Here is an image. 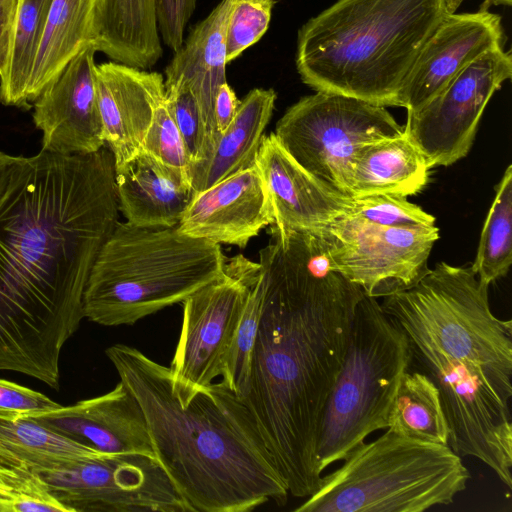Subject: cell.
Listing matches in <instances>:
<instances>
[{
    "label": "cell",
    "mask_w": 512,
    "mask_h": 512,
    "mask_svg": "<svg viewBox=\"0 0 512 512\" xmlns=\"http://www.w3.org/2000/svg\"><path fill=\"white\" fill-rule=\"evenodd\" d=\"M274 3L235 0L226 29L227 63L255 44L267 31Z\"/></svg>",
    "instance_id": "e575fe53"
},
{
    "label": "cell",
    "mask_w": 512,
    "mask_h": 512,
    "mask_svg": "<svg viewBox=\"0 0 512 512\" xmlns=\"http://www.w3.org/2000/svg\"><path fill=\"white\" fill-rule=\"evenodd\" d=\"M239 104L240 100H238L228 82L223 83L219 87L214 101V119L219 135L227 129L234 119Z\"/></svg>",
    "instance_id": "ab89813d"
},
{
    "label": "cell",
    "mask_w": 512,
    "mask_h": 512,
    "mask_svg": "<svg viewBox=\"0 0 512 512\" xmlns=\"http://www.w3.org/2000/svg\"><path fill=\"white\" fill-rule=\"evenodd\" d=\"M463 0H337L298 31L296 68L316 92L384 107L424 45Z\"/></svg>",
    "instance_id": "277c9868"
},
{
    "label": "cell",
    "mask_w": 512,
    "mask_h": 512,
    "mask_svg": "<svg viewBox=\"0 0 512 512\" xmlns=\"http://www.w3.org/2000/svg\"><path fill=\"white\" fill-rule=\"evenodd\" d=\"M164 88L166 104L183 139L192 166L209 155L199 106L191 90L183 82L164 84Z\"/></svg>",
    "instance_id": "836d02e7"
},
{
    "label": "cell",
    "mask_w": 512,
    "mask_h": 512,
    "mask_svg": "<svg viewBox=\"0 0 512 512\" xmlns=\"http://www.w3.org/2000/svg\"><path fill=\"white\" fill-rule=\"evenodd\" d=\"M95 47L117 63L153 67L163 53L155 0H101Z\"/></svg>",
    "instance_id": "484cf974"
},
{
    "label": "cell",
    "mask_w": 512,
    "mask_h": 512,
    "mask_svg": "<svg viewBox=\"0 0 512 512\" xmlns=\"http://www.w3.org/2000/svg\"><path fill=\"white\" fill-rule=\"evenodd\" d=\"M270 235L259 252L262 314L241 399L289 494L304 498L321 481L319 426L365 293L331 268L319 236Z\"/></svg>",
    "instance_id": "7a4b0ae2"
},
{
    "label": "cell",
    "mask_w": 512,
    "mask_h": 512,
    "mask_svg": "<svg viewBox=\"0 0 512 512\" xmlns=\"http://www.w3.org/2000/svg\"><path fill=\"white\" fill-rule=\"evenodd\" d=\"M27 416L103 454L154 456L143 411L121 381L103 395Z\"/></svg>",
    "instance_id": "d6986e66"
},
{
    "label": "cell",
    "mask_w": 512,
    "mask_h": 512,
    "mask_svg": "<svg viewBox=\"0 0 512 512\" xmlns=\"http://www.w3.org/2000/svg\"><path fill=\"white\" fill-rule=\"evenodd\" d=\"M255 163L271 203L272 225L277 229L318 235L332 220L345 214L350 196L299 165L274 133L263 136Z\"/></svg>",
    "instance_id": "ac0fdd59"
},
{
    "label": "cell",
    "mask_w": 512,
    "mask_h": 512,
    "mask_svg": "<svg viewBox=\"0 0 512 512\" xmlns=\"http://www.w3.org/2000/svg\"><path fill=\"white\" fill-rule=\"evenodd\" d=\"M17 0H0V22H12Z\"/></svg>",
    "instance_id": "7bdbcfd3"
},
{
    "label": "cell",
    "mask_w": 512,
    "mask_h": 512,
    "mask_svg": "<svg viewBox=\"0 0 512 512\" xmlns=\"http://www.w3.org/2000/svg\"><path fill=\"white\" fill-rule=\"evenodd\" d=\"M387 429L414 440L448 445L449 428L439 391L421 371L409 368L402 375Z\"/></svg>",
    "instance_id": "83f0119b"
},
{
    "label": "cell",
    "mask_w": 512,
    "mask_h": 512,
    "mask_svg": "<svg viewBox=\"0 0 512 512\" xmlns=\"http://www.w3.org/2000/svg\"><path fill=\"white\" fill-rule=\"evenodd\" d=\"M118 212L109 149L19 156L0 196V370L59 389L61 351Z\"/></svg>",
    "instance_id": "6da1fadb"
},
{
    "label": "cell",
    "mask_w": 512,
    "mask_h": 512,
    "mask_svg": "<svg viewBox=\"0 0 512 512\" xmlns=\"http://www.w3.org/2000/svg\"><path fill=\"white\" fill-rule=\"evenodd\" d=\"M101 0H51L26 93L28 105L97 39Z\"/></svg>",
    "instance_id": "603a6c76"
},
{
    "label": "cell",
    "mask_w": 512,
    "mask_h": 512,
    "mask_svg": "<svg viewBox=\"0 0 512 512\" xmlns=\"http://www.w3.org/2000/svg\"><path fill=\"white\" fill-rule=\"evenodd\" d=\"M38 474L68 512H193L152 455H104Z\"/></svg>",
    "instance_id": "7c38bea8"
},
{
    "label": "cell",
    "mask_w": 512,
    "mask_h": 512,
    "mask_svg": "<svg viewBox=\"0 0 512 512\" xmlns=\"http://www.w3.org/2000/svg\"><path fill=\"white\" fill-rule=\"evenodd\" d=\"M12 509L13 512H68L52 495L43 479L30 489L15 495Z\"/></svg>",
    "instance_id": "f35d334b"
},
{
    "label": "cell",
    "mask_w": 512,
    "mask_h": 512,
    "mask_svg": "<svg viewBox=\"0 0 512 512\" xmlns=\"http://www.w3.org/2000/svg\"><path fill=\"white\" fill-rule=\"evenodd\" d=\"M19 156H12L0 151V196L8 183L11 171Z\"/></svg>",
    "instance_id": "60d3db41"
},
{
    "label": "cell",
    "mask_w": 512,
    "mask_h": 512,
    "mask_svg": "<svg viewBox=\"0 0 512 512\" xmlns=\"http://www.w3.org/2000/svg\"><path fill=\"white\" fill-rule=\"evenodd\" d=\"M234 1L221 0L193 28L185 44L174 53L165 69L164 84L183 82L194 95L201 112L209 155L219 137L214 119V101L219 87L227 82L226 29Z\"/></svg>",
    "instance_id": "44dd1931"
},
{
    "label": "cell",
    "mask_w": 512,
    "mask_h": 512,
    "mask_svg": "<svg viewBox=\"0 0 512 512\" xmlns=\"http://www.w3.org/2000/svg\"><path fill=\"white\" fill-rule=\"evenodd\" d=\"M411 367L436 385L449 428L448 445L459 456L474 457L512 486V420L509 400L489 375L454 359L415 332L407 331Z\"/></svg>",
    "instance_id": "9c48e42d"
},
{
    "label": "cell",
    "mask_w": 512,
    "mask_h": 512,
    "mask_svg": "<svg viewBox=\"0 0 512 512\" xmlns=\"http://www.w3.org/2000/svg\"><path fill=\"white\" fill-rule=\"evenodd\" d=\"M258 1H263V2H270V3H275V0H258Z\"/></svg>",
    "instance_id": "bcb514c9"
},
{
    "label": "cell",
    "mask_w": 512,
    "mask_h": 512,
    "mask_svg": "<svg viewBox=\"0 0 512 512\" xmlns=\"http://www.w3.org/2000/svg\"><path fill=\"white\" fill-rule=\"evenodd\" d=\"M499 15L480 9L448 15L424 45L405 80L396 107L416 112L436 97L472 61L504 47Z\"/></svg>",
    "instance_id": "2e32d148"
},
{
    "label": "cell",
    "mask_w": 512,
    "mask_h": 512,
    "mask_svg": "<svg viewBox=\"0 0 512 512\" xmlns=\"http://www.w3.org/2000/svg\"><path fill=\"white\" fill-rule=\"evenodd\" d=\"M197 0H155L158 30L174 53L183 45L184 31Z\"/></svg>",
    "instance_id": "d590c367"
},
{
    "label": "cell",
    "mask_w": 512,
    "mask_h": 512,
    "mask_svg": "<svg viewBox=\"0 0 512 512\" xmlns=\"http://www.w3.org/2000/svg\"><path fill=\"white\" fill-rule=\"evenodd\" d=\"M273 222L265 183L253 163L195 193L176 227L192 238L245 248Z\"/></svg>",
    "instance_id": "e0dca14e"
},
{
    "label": "cell",
    "mask_w": 512,
    "mask_h": 512,
    "mask_svg": "<svg viewBox=\"0 0 512 512\" xmlns=\"http://www.w3.org/2000/svg\"><path fill=\"white\" fill-rule=\"evenodd\" d=\"M51 0H17L10 25L6 63L0 75V101L30 107L26 93Z\"/></svg>",
    "instance_id": "f1b7e54d"
},
{
    "label": "cell",
    "mask_w": 512,
    "mask_h": 512,
    "mask_svg": "<svg viewBox=\"0 0 512 512\" xmlns=\"http://www.w3.org/2000/svg\"><path fill=\"white\" fill-rule=\"evenodd\" d=\"M430 169L424 154L403 130L368 142L358 150L349 196L415 195L426 186Z\"/></svg>",
    "instance_id": "cb8c5ba5"
},
{
    "label": "cell",
    "mask_w": 512,
    "mask_h": 512,
    "mask_svg": "<svg viewBox=\"0 0 512 512\" xmlns=\"http://www.w3.org/2000/svg\"><path fill=\"white\" fill-rule=\"evenodd\" d=\"M511 77V51L492 48L466 66L425 106L407 113L404 131L430 168L447 167L467 156L486 105Z\"/></svg>",
    "instance_id": "4fadbf2b"
},
{
    "label": "cell",
    "mask_w": 512,
    "mask_h": 512,
    "mask_svg": "<svg viewBox=\"0 0 512 512\" xmlns=\"http://www.w3.org/2000/svg\"><path fill=\"white\" fill-rule=\"evenodd\" d=\"M276 98L273 89L255 88L240 101L234 119L219 135L208 158L191 166L194 194L255 163Z\"/></svg>",
    "instance_id": "d4e9b609"
},
{
    "label": "cell",
    "mask_w": 512,
    "mask_h": 512,
    "mask_svg": "<svg viewBox=\"0 0 512 512\" xmlns=\"http://www.w3.org/2000/svg\"><path fill=\"white\" fill-rule=\"evenodd\" d=\"M139 403L154 457L193 512H248L285 505L287 486L249 409L222 381H174L137 348L105 351Z\"/></svg>",
    "instance_id": "3957f363"
},
{
    "label": "cell",
    "mask_w": 512,
    "mask_h": 512,
    "mask_svg": "<svg viewBox=\"0 0 512 512\" xmlns=\"http://www.w3.org/2000/svg\"><path fill=\"white\" fill-rule=\"evenodd\" d=\"M411 360L403 327L377 299L364 295L319 426L316 461L321 474L374 431L387 429L391 404Z\"/></svg>",
    "instance_id": "52a82bcc"
},
{
    "label": "cell",
    "mask_w": 512,
    "mask_h": 512,
    "mask_svg": "<svg viewBox=\"0 0 512 512\" xmlns=\"http://www.w3.org/2000/svg\"><path fill=\"white\" fill-rule=\"evenodd\" d=\"M0 512H13L11 499L0 497Z\"/></svg>",
    "instance_id": "f6af8a7d"
},
{
    "label": "cell",
    "mask_w": 512,
    "mask_h": 512,
    "mask_svg": "<svg viewBox=\"0 0 512 512\" xmlns=\"http://www.w3.org/2000/svg\"><path fill=\"white\" fill-rule=\"evenodd\" d=\"M219 244L177 227L143 228L119 222L103 244L83 295L84 317L103 326L133 325L183 303L224 272Z\"/></svg>",
    "instance_id": "5b68a950"
},
{
    "label": "cell",
    "mask_w": 512,
    "mask_h": 512,
    "mask_svg": "<svg viewBox=\"0 0 512 512\" xmlns=\"http://www.w3.org/2000/svg\"><path fill=\"white\" fill-rule=\"evenodd\" d=\"M0 441L36 473L96 459L100 453L55 432L27 415L0 412Z\"/></svg>",
    "instance_id": "4316f807"
},
{
    "label": "cell",
    "mask_w": 512,
    "mask_h": 512,
    "mask_svg": "<svg viewBox=\"0 0 512 512\" xmlns=\"http://www.w3.org/2000/svg\"><path fill=\"white\" fill-rule=\"evenodd\" d=\"M403 130L384 106L316 92L286 110L274 135L299 165L349 196L352 165L358 150L368 142Z\"/></svg>",
    "instance_id": "30bf717a"
},
{
    "label": "cell",
    "mask_w": 512,
    "mask_h": 512,
    "mask_svg": "<svg viewBox=\"0 0 512 512\" xmlns=\"http://www.w3.org/2000/svg\"><path fill=\"white\" fill-rule=\"evenodd\" d=\"M95 83L104 141L115 170L141 151L157 105L165 97L160 73L117 62L96 64Z\"/></svg>",
    "instance_id": "ffe728a7"
},
{
    "label": "cell",
    "mask_w": 512,
    "mask_h": 512,
    "mask_svg": "<svg viewBox=\"0 0 512 512\" xmlns=\"http://www.w3.org/2000/svg\"><path fill=\"white\" fill-rule=\"evenodd\" d=\"M59 405L38 391L0 379V412L33 415L54 409Z\"/></svg>",
    "instance_id": "74e56055"
},
{
    "label": "cell",
    "mask_w": 512,
    "mask_h": 512,
    "mask_svg": "<svg viewBox=\"0 0 512 512\" xmlns=\"http://www.w3.org/2000/svg\"><path fill=\"white\" fill-rule=\"evenodd\" d=\"M512 0H484V3L481 5V9L487 10L491 5H505L510 6Z\"/></svg>",
    "instance_id": "ee69618b"
},
{
    "label": "cell",
    "mask_w": 512,
    "mask_h": 512,
    "mask_svg": "<svg viewBox=\"0 0 512 512\" xmlns=\"http://www.w3.org/2000/svg\"><path fill=\"white\" fill-rule=\"evenodd\" d=\"M93 43L84 47L33 102L42 149L63 155L91 154L104 147L95 83Z\"/></svg>",
    "instance_id": "9a60e30c"
},
{
    "label": "cell",
    "mask_w": 512,
    "mask_h": 512,
    "mask_svg": "<svg viewBox=\"0 0 512 512\" xmlns=\"http://www.w3.org/2000/svg\"><path fill=\"white\" fill-rule=\"evenodd\" d=\"M259 263L237 256L223 274L183 301V320L170 364L172 379L205 387L221 376Z\"/></svg>",
    "instance_id": "5bb4252c"
},
{
    "label": "cell",
    "mask_w": 512,
    "mask_h": 512,
    "mask_svg": "<svg viewBox=\"0 0 512 512\" xmlns=\"http://www.w3.org/2000/svg\"><path fill=\"white\" fill-rule=\"evenodd\" d=\"M191 183L190 159L164 99L157 105L141 151Z\"/></svg>",
    "instance_id": "d6a6232c"
},
{
    "label": "cell",
    "mask_w": 512,
    "mask_h": 512,
    "mask_svg": "<svg viewBox=\"0 0 512 512\" xmlns=\"http://www.w3.org/2000/svg\"><path fill=\"white\" fill-rule=\"evenodd\" d=\"M295 512H423L451 504L470 473L449 446L390 429L357 445Z\"/></svg>",
    "instance_id": "8992f818"
},
{
    "label": "cell",
    "mask_w": 512,
    "mask_h": 512,
    "mask_svg": "<svg viewBox=\"0 0 512 512\" xmlns=\"http://www.w3.org/2000/svg\"><path fill=\"white\" fill-rule=\"evenodd\" d=\"M263 305V283L259 272L252 282L238 326L222 366V382L242 398L246 392L252 355L257 340Z\"/></svg>",
    "instance_id": "4dcf8cb0"
},
{
    "label": "cell",
    "mask_w": 512,
    "mask_h": 512,
    "mask_svg": "<svg viewBox=\"0 0 512 512\" xmlns=\"http://www.w3.org/2000/svg\"><path fill=\"white\" fill-rule=\"evenodd\" d=\"M344 215L391 227L435 225V217L396 194L350 196Z\"/></svg>",
    "instance_id": "1f68e13d"
},
{
    "label": "cell",
    "mask_w": 512,
    "mask_h": 512,
    "mask_svg": "<svg viewBox=\"0 0 512 512\" xmlns=\"http://www.w3.org/2000/svg\"><path fill=\"white\" fill-rule=\"evenodd\" d=\"M40 481V475L0 441V497L12 500Z\"/></svg>",
    "instance_id": "8d00e7d4"
},
{
    "label": "cell",
    "mask_w": 512,
    "mask_h": 512,
    "mask_svg": "<svg viewBox=\"0 0 512 512\" xmlns=\"http://www.w3.org/2000/svg\"><path fill=\"white\" fill-rule=\"evenodd\" d=\"M115 186L126 222L143 228L177 226L194 195L189 181L143 152L115 170Z\"/></svg>",
    "instance_id": "7402d4cb"
},
{
    "label": "cell",
    "mask_w": 512,
    "mask_h": 512,
    "mask_svg": "<svg viewBox=\"0 0 512 512\" xmlns=\"http://www.w3.org/2000/svg\"><path fill=\"white\" fill-rule=\"evenodd\" d=\"M11 22H0V75L4 69L8 45H9V34H10Z\"/></svg>",
    "instance_id": "b9f144b4"
},
{
    "label": "cell",
    "mask_w": 512,
    "mask_h": 512,
    "mask_svg": "<svg viewBox=\"0 0 512 512\" xmlns=\"http://www.w3.org/2000/svg\"><path fill=\"white\" fill-rule=\"evenodd\" d=\"M488 288L471 266L439 262L411 288L383 298L381 306L404 330L483 369L510 400L512 322L492 313Z\"/></svg>",
    "instance_id": "ba28073f"
},
{
    "label": "cell",
    "mask_w": 512,
    "mask_h": 512,
    "mask_svg": "<svg viewBox=\"0 0 512 512\" xmlns=\"http://www.w3.org/2000/svg\"><path fill=\"white\" fill-rule=\"evenodd\" d=\"M512 263V166L495 186V197L485 218L474 262L470 265L485 285L505 277Z\"/></svg>",
    "instance_id": "f546056e"
},
{
    "label": "cell",
    "mask_w": 512,
    "mask_h": 512,
    "mask_svg": "<svg viewBox=\"0 0 512 512\" xmlns=\"http://www.w3.org/2000/svg\"><path fill=\"white\" fill-rule=\"evenodd\" d=\"M317 236L331 268L378 299L409 289L428 272L439 229L383 226L341 215Z\"/></svg>",
    "instance_id": "8fae6325"
}]
</instances>
